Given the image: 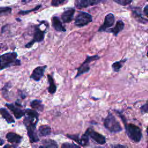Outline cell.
I'll use <instances>...</instances> for the list:
<instances>
[{
	"label": "cell",
	"instance_id": "cell-1",
	"mask_svg": "<svg viewBox=\"0 0 148 148\" xmlns=\"http://www.w3.org/2000/svg\"><path fill=\"white\" fill-rule=\"evenodd\" d=\"M119 115L122 119L123 124L125 126L127 134L128 135V137L134 142H139L142 136L140 129L138 126L133 124H127L125 117L123 115L120 114V113H119Z\"/></svg>",
	"mask_w": 148,
	"mask_h": 148
},
{
	"label": "cell",
	"instance_id": "cell-2",
	"mask_svg": "<svg viewBox=\"0 0 148 148\" xmlns=\"http://www.w3.org/2000/svg\"><path fill=\"white\" fill-rule=\"evenodd\" d=\"M17 54L10 52L0 55V71L11 66L20 65V61L17 58Z\"/></svg>",
	"mask_w": 148,
	"mask_h": 148
},
{
	"label": "cell",
	"instance_id": "cell-3",
	"mask_svg": "<svg viewBox=\"0 0 148 148\" xmlns=\"http://www.w3.org/2000/svg\"><path fill=\"white\" fill-rule=\"evenodd\" d=\"M38 120L31 119L29 117L24 119V122L27 127V134L31 143L39 141L37 134L36 132V124Z\"/></svg>",
	"mask_w": 148,
	"mask_h": 148
},
{
	"label": "cell",
	"instance_id": "cell-4",
	"mask_svg": "<svg viewBox=\"0 0 148 148\" xmlns=\"http://www.w3.org/2000/svg\"><path fill=\"white\" fill-rule=\"evenodd\" d=\"M104 125L106 129L112 132H118L122 130V128L119 122L115 117L109 113L104 120Z\"/></svg>",
	"mask_w": 148,
	"mask_h": 148
},
{
	"label": "cell",
	"instance_id": "cell-5",
	"mask_svg": "<svg viewBox=\"0 0 148 148\" xmlns=\"http://www.w3.org/2000/svg\"><path fill=\"white\" fill-rule=\"evenodd\" d=\"M92 21V16L84 12H79L75 20V24L79 27H83Z\"/></svg>",
	"mask_w": 148,
	"mask_h": 148
},
{
	"label": "cell",
	"instance_id": "cell-6",
	"mask_svg": "<svg viewBox=\"0 0 148 148\" xmlns=\"http://www.w3.org/2000/svg\"><path fill=\"white\" fill-rule=\"evenodd\" d=\"M99 58V57L98 56H87L85 61L83 62V64L79 66V68H77V73L75 76V77H77L80 75L87 72L90 70L89 67V63L92 61L96 60Z\"/></svg>",
	"mask_w": 148,
	"mask_h": 148
},
{
	"label": "cell",
	"instance_id": "cell-7",
	"mask_svg": "<svg viewBox=\"0 0 148 148\" xmlns=\"http://www.w3.org/2000/svg\"><path fill=\"white\" fill-rule=\"evenodd\" d=\"M45 34V30H42L40 28H39V27H36L35 29L33 39L31 42H28L27 45H25V47L27 48H29L32 47V45L35 42H39L42 41L44 39Z\"/></svg>",
	"mask_w": 148,
	"mask_h": 148
},
{
	"label": "cell",
	"instance_id": "cell-8",
	"mask_svg": "<svg viewBox=\"0 0 148 148\" xmlns=\"http://www.w3.org/2000/svg\"><path fill=\"white\" fill-rule=\"evenodd\" d=\"M88 136H90L97 143L100 145H103L106 142V138L102 135L98 133L92 128H88L85 132Z\"/></svg>",
	"mask_w": 148,
	"mask_h": 148
},
{
	"label": "cell",
	"instance_id": "cell-9",
	"mask_svg": "<svg viewBox=\"0 0 148 148\" xmlns=\"http://www.w3.org/2000/svg\"><path fill=\"white\" fill-rule=\"evenodd\" d=\"M114 23V16L112 13L108 14L105 18L104 23L99 28L98 31L100 32L106 31L107 29L112 27Z\"/></svg>",
	"mask_w": 148,
	"mask_h": 148
},
{
	"label": "cell",
	"instance_id": "cell-10",
	"mask_svg": "<svg viewBox=\"0 0 148 148\" xmlns=\"http://www.w3.org/2000/svg\"><path fill=\"white\" fill-rule=\"evenodd\" d=\"M102 0H75V5L79 9L87 8L99 3Z\"/></svg>",
	"mask_w": 148,
	"mask_h": 148
},
{
	"label": "cell",
	"instance_id": "cell-11",
	"mask_svg": "<svg viewBox=\"0 0 148 148\" xmlns=\"http://www.w3.org/2000/svg\"><path fill=\"white\" fill-rule=\"evenodd\" d=\"M47 66H38L36 67L32 72V74L30 76V78L35 80L39 81L42 77L44 74V72Z\"/></svg>",
	"mask_w": 148,
	"mask_h": 148
},
{
	"label": "cell",
	"instance_id": "cell-12",
	"mask_svg": "<svg viewBox=\"0 0 148 148\" xmlns=\"http://www.w3.org/2000/svg\"><path fill=\"white\" fill-rule=\"evenodd\" d=\"M75 12V10L73 8H70L65 10L61 16L62 21L65 23L71 22L73 19Z\"/></svg>",
	"mask_w": 148,
	"mask_h": 148
},
{
	"label": "cell",
	"instance_id": "cell-13",
	"mask_svg": "<svg viewBox=\"0 0 148 148\" xmlns=\"http://www.w3.org/2000/svg\"><path fill=\"white\" fill-rule=\"evenodd\" d=\"M6 106L12 111L13 112L15 117L16 119H20L24 116L25 112L22 110L21 109L18 108L17 106H14L12 103H6Z\"/></svg>",
	"mask_w": 148,
	"mask_h": 148
},
{
	"label": "cell",
	"instance_id": "cell-14",
	"mask_svg": "<svg viewBox=\"0 0 148 148\" xmlns=\"http://www.w3.org/2000/svg\"><path fill=\"white\" fill-rule=\"evenodd\" d=\"M132 12L134 18L137 20L139 22L142 23H146L148 22V20L144 18L140 12V9L138 8H132Z\"/></svg>",
	"mask_w": 148,
	"mask_h": 148
},
{
	"label": "cell",
	"instance_id": "cell-15",
	"mask_svg": "<svg viewBox=\"0 0 148 148\" xmlns=\"http://www.w3.org/2000/svg\"><path fill=\"white\" fill-rule=\"evenodd\" d=\"M52 26L53 28L57 31L60 32H65L66 31L64 27L62 25V23L57 17H53L51 18Z\"/></svg>",
	"mask_w": 148,
	"mask_h": 148
},
{
	"label": "cell",
	"instance_id": "cell-16",
	"mask_svg": "<svg viewBox=\"0 0 148 148\" xmlns=\"http://www.w3.org/2000/svg\"><path fill=\"white\" fill-rule=\"evenodd\" d=\"M6 138L9 142L13 143H20L22 139V137L20 135L12 132H8L6 135Z\"/></svg>",
	"mask_w": 148,
	"mask_h": 148
},
{
	"label": "cell",
	"instance_id": "cell-17",
	"mask_svg": "<svg viewBox=\"0 0 148 148\" xmlns=\"http://www.w3.org/2000/svg\"><path fill=\"white\" fill-rule=\"evenodd\" d=\"M39 148H58L57 142L52 139H45L42 141V145Z\"/></svg>",
	"mask_w": 148,
	"mask_h": 148
},
{
	"label": "cell",
	"instance_id": "cell-18",
	"mask_svg": "<svg viewBox=\"0 0 148 148\" xmlns=\"http://www.w3.org/2000/svg\"><path fill=\"white\" fill-rule=\"evenodd\" d=\"M124 27V23L121 20H119L117 21L116 25L114 26V28H112L110 30H108L107 31L112 32L114 34V35L117 36V34L123 29Z\"/></svg>",
	"mask_w": 148,
	"mask_h": 148
},
{
	"label": "cell",
	"instance_id": "cell-19",
	"mask_svg": "<svg viewBox=\"0 0 148 148\" xmlns=\"http://www.w3.org/2000/svg\"><path fill=\"white\" fill-rule=\"evenodd\" d=\"M0 114L8 123H13L15 122L13 117L5 108H0Z\"/></svg>",
	"mask_w": 148,
	"mask_h": 148
},
{
	"label": "cell",
	"instance_id": "cell-20",
	"mask_svg": "<svg viewBox=\"0 0 148 148\" xmlns=\"http://www.w3.org/2000/svg\"><path fill=\"white\" fill-rule=\"evenodd\" d=\"M51 128L46 125H41L39 128V134L40 136H45L50 134Z\"/></svg>",
	"mask_w": 148,
	"mask_h": 148
},
{
	"label": "cell",
	"instance_id": "cell-21",
	"mask_svg": "<svg viewBox=\"0 0 148 148\" xmlns=\"http://www.w3.org/2000/svg\"><path fill=\"white\" fill-rule=\"evenodd\" d=\"M47 79L49 83V87L48 88V91L50 94H54L56 91V86L54 83V80L51 75H47Z\"/></svg>",
	"mask_w": 148,
	"mask_h": 148
},
{
	"label": "cell",
	"instance_id": "cell-22",
	"mask_svg": "<svg viewBox=\"0 0 148 148\" xmlns=\"http://www.w3.org/2000/svg\"><path fill=\"white\" fill-rule=\"evenodd\" d=\"M31 106L33 109H37L40 111H42L43 109V105L42 104V101L38 99L32 101L31 103Z\"/></svg>",
	"mask_w": 148,
	"mask_h": 148
},
{
	"label": "cell",
	"instance_id": "cell-23",
	"mask_svg": "<svg viewBox=\"0 0 148 148\" xmlns=\"http://www.w3.org/2000/svg\"><path fill=\"white\" fill-rule=\"evenodd\" d=\"M126 59H124L122 60H120L119 61H116L115 62H114L112 65V69L114 72H119L120 71V69L121 68V67L123 66L124 63L125 62Z\"/></svg>",
	"mask_w": 148,
	"mask_h": 148
},
{
	"label": "cell",
	"instance_id": "cell-24",
	"mask_svg": "<svg viewBox=\"0 0 148 148\" xmlns=\"http://www.w3.org/2000/svg\"><path fill=\"white\" fill-rule=\"evenodd\" d=\"M25 113L28 115V117L38 120V113L35 110L30 109H27L25 111Z\"/></svg>",
	"mask_w": 148,
	"mask_h": 148
},
{
	"label": "cell",
	"instance_id": "cell-25",
	"mask_svg": "<svg viewBox=\"0 0 148 148\" xmlns=\"http://www.w3.org/2000/svg\"><path fill=\"white\" fill-rule=\"evenodd\" d=\"M88 142H89L88 136L85 133L80 138H79V140L77 143L83 146H85L88 144Z\"/></svg>",
	"mask_w": 148,
	"mask_h": 148
},
{
	"label": "cell",
	"instance_id": "cell-26",
	"mask_svg": "<svg viewBox=\"0 0 148 148\" xmlns=\"http://www.w3.org/2000/svg\"><path fill=\"white\" fill-rule=\"evenodd\" d=\"M12 9L9 7H0V15L7 14L11 12Z\"/></svg>",
	"mask_w": 148,
	"mask_h": 148
},
{
	"label": "cell",
	"instance_id": "cell-27",
	"mask_svg": "<svg viewBox=\"0 0 148 148\" xmlns=\"http://www.w3.org/2000/svg\"><path fill=\"white\" fill-rule=\"evenodd\" d=\"M61 148H80V147L74 143H69L66 142L62 145Z\"/></svg>",
	"mask_w": 148,
	"mask_h": 148
},
{
	"label": "cell",
	"instance_id": "cell-28",
	"mask_svg": "<svg viewBox=\"0 0 148 148\" xmlns=\"http://www.w3.org/2000/svg\"><path fill=\"white\" fill-rule=\"evenodd\" d=\"M68 0H52L51 2V5L53 6H58L64 4Z\"/></svg>",
	"mask_w": 148,
	"mask_h": 148
},
{
	"label": "cell",
	"instance_id": "cell-29",
	"mask_svg": "<svg viewBox=\"0 0 148 148\" xmlns=\"http://www.w3.org/2000/svg\"><path fill=\"white\" fill-rule=\"evenodd\" d=\"M113 1L116 2L118 4H120L121 5H127L130 4L132 0H113Z\"/></svg>",
	"mask_w": 148,
	"mask_h": 148
},
{
	"label": "cell",
	"instance_id": "cell-30",
	"mask_svg": "<svg viewBox=\"0 0 148 148\" xmlns=\"http://www.w3.org/2000/svg\"><path fill=\"white\" fill-rule=\"evenodd\" d=\"M40 5H38L37 6H36L35 8L32 9V10H27V11H20L18 12L19 14H28L29 12H31L32 11H34V10H36L37 9H38L39 8H40Z\"/></svg>",
	"mask_w": 148,
	"mask_h": 148
},
{
	"label": "cell",
	"instance_id": "cell-31",
	"mask_svg": "<svg viewBox=\"0 0 148 148\" xmlns=\"http://www.w3.org/2000/svg\"><path fill=\"white\" fill-rule=\"evenodd\" d=\"M140 110L142 113H148V101L140 108Z\"/></svg>",
	"mask_w": 148,
	"mask_h": 148
},
{
	"label": "cell",
	"instance_id": "cell-32",
	"mask_svg": "<svg viewBox=\"0 0 148 148\" xmlns=\"http://www.w3.org/2000/svg\"><path fill=\"white\" fill-rule=\"evenodd\" d=\"M112 148H128L127 146L122 145H112Z\"/></svg>",
	"mask_w": 148,
	"mask_h": 148
},
{
	"label": "cell",
	"instance_id": "cell-33",
	"mask_svg": "<svg viewBox=\"0 0 148 148\" xmlns=\"http://www.w3.org/2000/svg\"><path fill=\"white\" fill-rule=\"evenodd\" d=\"M143 11H144V13H145V14H146V16L148 17V5H146V6L144 8Z\"/></svg>",
	"mask_w": 148,
	"mask_h": 148
},
{
	"label": "cell",
	"instance_id": "cell-34",
	"mask_svg": "<svg viewBox=\"0 0 148 148\" xmlns=\"http://www.w3.org/2000/svg\"><path fill=\"white\" fill-rule=\"evenodd\" d=\"M3 148H16V147L13 145H6Z\"/></svg>",
	"mask_w": 148,
	"mask_h": 148
},
{
	"label": "cell",
	"instance_id": "cell-35",
	"mask_svg": "<svg viewBox=\"0 0 148 148\" xmlns=\"http://www.w3.org/2000/svg\"><path fill=\"white\" fill-rule=\"evenodd\" d=\"M3 143H4L3 140H2V139H0V146H1V145H3Z\"/></svg>",
	"mask_w": 148,
	"mask_h": 148
},
{
	"label": "cell",
	"instance_id": "cell-36",
	"mask_svg": "<svg viewBox=\"0 0 148 148\" xmlns=\"http://www.w3.org/2000/svg\"><path fill=\"white\" fill-rule=\"evenodd\" d=\"M147 135H148V127L147 128Z\"/></svg>",
	"mask_w": 148,
	"mask_h": 148
},
{
	"label": "cell",
	"instance_id": "cell-37",
	"mask_svg": "<svg viewBox=\"0 0 148 148\" xmlns=\"http://www.w3.org/2000/svg\"><path fill=\"white\" fill-rule=\"evenodd\" d=\"M95 148H102L101 147H95Z\"/></svg>",
	"mask_w": 148,
	"mask_h": 148
},
{
	"label": "cell",
	"instance_id": "cell-38",
	"mask_svg": "<svg viewBox=\"0 0 148 148\" xmlns=\"http://www.w3.org/2000/svg\"><path fill=\"white\" fill-rule=\"evenodd\" d=\"M147 56L148 57V50H147Z\"/></svg>",
	"mask_w": 148,
	"mask_h": 148
},
{
	"label": "cell",
	"instance_id": "cell-39",
	"mask_svg": "<svg viewBox=\"0 0 148 148\" xmlns=\"http://www.w3.org/2000/svg\"><path fill=\"white\" fill-rule=\"evenodd\" d=\"M0 49H1V45H0Z\"/></svg>",
	"mask_w": 148,
	"mask_h": 148
},
{
	"label": "cell",
	"instance_id": "cell-40",
	"mask_svg": "<svg viewBox=\"0 0 148 148\" xmlns=\"http://www.w3.org/2000/svg\"><path fill=\"white\" fill-rule=\"evenodd\" d=\"M147 1H148V0H147Z\"/></svg>",
	"mask_w": 148,
	"mask_h": 148
},
{
	"label": "cell",
	"instance_id": "cell-41",
	"mask_svg": "<svg viewBox=\"0 0 148 148\" xmlns=\"http://www.w3.org/2000/svg\"><path fill=\"white\" fill-rule=\"evenodd\" d=\"M147 148H148V147H147Z\"/></svg>",
	"mask_w": 148,
	"mask_h": 148
}]
</instances>
